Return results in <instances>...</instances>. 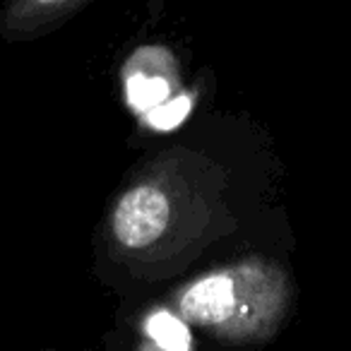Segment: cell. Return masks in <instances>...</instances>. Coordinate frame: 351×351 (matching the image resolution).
Masks as SVG:
<instances>
[{"label": "cell", "instance_id": "1", "mask_svg": "<svg viewBox=\"0 0 351 351\" xmlns=\"http://www.w3.org/2000/svg\"><path fill=\"white\" fill-rule=\"evenodd\" d=\"M293 282L282 265L248 258L191 282L178 315L226 341L272 339L291 313Z\"/></svg>", "mask_w": 351, "mask_h": 351}, {"label": "cell", "instance_id": "2", "mask_svg": "<svg viewBox=\"0 0 351 351\" xmlns=\"http://www.w3.org/2000/svg\"><path fill=\"white\" fill-rule=\"evenodd\" d=\"M171 221L169 195L154 183H137L118 200L111 217L113 236L123 248L142 250L166 234Z\"/></svg>", "mask_w": 351, "mask_h": 351}, {"label": "cell", "instance_id": "3", "mask_svg": "<svg viewBox=\"0 0 351 351\" xmlns=\"http://www.w3.org/2000/svg\"><path fill=\"white\" fill-rule=\"evenodd\" d=\"M173 58L166 49L149 46L140 49L125 68V97L128 106L145 118L161 104L181 94L176 89V80L171 77Z\"/></svg>", "mask_w": 351, "mask_h": 351}, {"label": "cell", "instance_id": "4", "mask_svg": "<svg viewBox=\"0 0 351 351\" xmlns=\"http://www.w3.org/2000/svg\"><path fill=\"white\" fill-rule=\"evenodd\" d=\"M145 335L152 339V344L161 346V349H188V346H193V337L186 327V320L166 311L154 313L147 320Z\"/></svg>", "mask_w": 351, "mask_h": 351}, {"label": "cell", "instance_id": "5", "mask_svg": "<svg viewBox=\"0 0 351 351\" xmlns=\"http://www.w3.org/2000/svg\"><path fill=\"white\" fill-rule=\"evenodd\" d=\"M191 111H193V97L181 92V94H176L173 99H169L166 104H161L159 108H154L152 113H147L145 121L149 123L154 130H171V128L181 125Z\"/></svg>", "mask_w": 351, "mask_h": 351}, {"label": "cell", "instance_id": "6", "mask_svg": "<svg viewBox=\"0 0 351 351\" xmlns=\"http://www.w3.org/2000/svg\"><path fill=\"white\" fill-rule=\"evenodd\" d=\"M29 10H39V12H56L63 10V8L75 5L77 0H25Z\"/></svg>", "mask_w": 351, "mask_h": 351}]
</instances>
